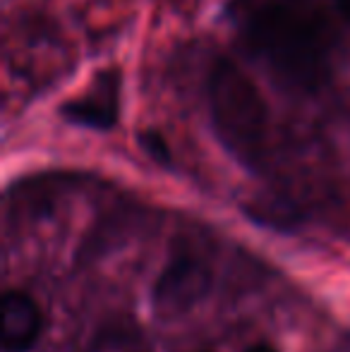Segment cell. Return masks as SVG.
<instances>
[{
    "mask_svg": "<svg viewBox=\"0 0 350 352\" xmlns=\"http://www.w3.org/2000/svg\"><path fill=\"white\" fill-rule=\"evenodd\" d=\"M137 142H140L142 151L151 158V161L161 163V166H171V148L166 144L164 137L156 130H144L137 135Z\"/></svg>",
    "mask_w": 350,
    "mask_h": 352,
    "instance_id": "obj_6",
    "label": "cell"
},
{
    "mask_svg": "<svg viewBox=\"0 0 350 352\" xmlns=\"http://www.w3.org/2000/svg\"><path fill=\"white\" fill-rule=\"evenodd\" d=\"M211 287V271L192 254H177L159 274L151 302L161 316H180L201 302Z\"/></svg>",
    "mask_w": 350,
    "mask_h": 352,
    "instance_id": "obj_3",
    "label": "cell"
},
{
    "mask_svg": "<svg viewBox=\"0 0 350 352\" xmlns=\"http://www.w3.org/2000/svg\"><path fill=\"white\" fill-rule=\"evenodd\" d=\"M245 352H276L271 345H266V343H259V345H252V348H248Z\"/></svg>",
    "mask_w": 350,
    "mask_h": 352,
    "instance_id": "obj_8",
    "label": "cell"
},
{
    "mask_svg": "<svg viewBox=\"0 0 350 352\" xmlns=\"http://www.w3.org/2000/svg\"><path fill=\"white\" fill-rule=\"evenodd\" d=\"M333 5H336L338 14L350 22V0H333Z\"/></svg>",
    "mask_w": 350,
    "mask_h": 352,
    "instance_id": "obj_7",
    "label": "cell"
},
{
    "mask_svg": "<svg viewBox=\"0 0 350 352\" xmlns=\"http://www.w3.org/2000/svg\"><path fill=\"white\" fill-rule=\"evenodd\" d=\"M118 70H103L94 77V89L85 98H75L61 106V116L89 130H111L118 122Z\"/></svg>",
    "mask_w": 350,
    "mask_h": 352,
    "instance_id": "obj_4",
    "label": "cell"
},
{
    "mask_svg": "<svg viewBox=\"0 0 350 352\" xmlns=\"http://www.w3.org/2000/svg\"><path fill=\"white\" fill-rule=\"evenodd\" d=\"M3 316V350L27 352L39 340L43 331V316L39 305L19 290H8L0 305Z\"/></svg>",
    "mask_w": 350,
    "mask_h": 352,
    "instance_id": "obj_5",
    "label": "cell"
},
{
    "mask_svg": "<svg viewBox=\"0 0 350 352\" xmlns=\"http://www.w3.org/2000/svg\"><path fill=\"white\" fill-rule=\"evenodd\" d=\"M240 36L283 84L319 89L331 74L333 34L317 0H238Z\"/></svg>",
    "mask_w": 350,
    "mask_h": 352,
    "instance_id": "obj_1",
    "label": "cell"
},
{
    "mask_svg": "<svg viewBox=\"0 0 350 352\" xmlns=\"http://www.w3.org/2000/svg\"><path fill=\"white\" fill-rule=\"evenodd\" d=\"M209 108L216 137L243 166L257 168L264 158L266 111L264 96L235 63L219 60L209 74Z\"/></svg>",
    "mask_w": 350,
    "mask_h": 352,
    "instance_id": "obj_2",
    "label": "cell"
}]
</instances>
